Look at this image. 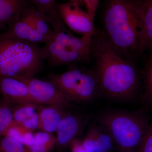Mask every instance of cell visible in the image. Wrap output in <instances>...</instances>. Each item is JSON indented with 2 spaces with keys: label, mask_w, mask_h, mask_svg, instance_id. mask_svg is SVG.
I'll return each instance as SVG.
<instances>
[{
  "label": "cell",
  "mask_w": 152,
  "mask_h": 152,
  "mask_svg": "<svg viewBox=\"0 0 152 152\" xmlns=\"http://www.w3.org/2000/svg\"><path fill=\"white\" fill-rule=\"evenodd\" d=\"M91 57L102 96L120 102L133 100L138 96L142 87L141 71L135 62L117 54L98 29L92 36Z\"/></svg>",
  "instance_id": "obj_1"
},
{
  "label": "cell",
  "mask_w": 152,
  "mask_h": 152,
  "mask_svg": "<svg viewBox=\"0 0 152 152\" xmlns=\"http://www.w3.org/2000/svg\"><path fill=\"white\" fill-rule=\"evenodd\" d=\"M100 31L113 50L135 62L142 56L134 0H105Z\"/></svg>",
  "instance_id": "obj_2"
},
{
  "label": "cell",
  "mask_w": 152,
  "mask_h": 152,
  "mask_svg": "<svg viewBox=\"0 0 152 152\" xmlns=\"http://www.w3.org/2000/svg\"><path fill=\"white\" fill-rule=\"evenodd\" d=\"M150 121L143 107L107 110L98 115L96 122L110 134L120 152H135L152 124Z\"/></svg>",
  "instance_id": "obj_3"
},
{
  "label": "cell",
  "mask_w": 152,
  "mask_h": 152,
  "mask_svg": "<svg viewBox=\"0 0 152 152\" xmlns=\"http://www.w3.org/2000/svg\"><path fill=\"white\" fill-rule=\"evenodd\" d=\"M43 61L38 44L0 37V77H34Z\"/></svg>",
  "instance_id": "obj_4"
},
{
  "label": "cell",
  "mask_w": 152,
  "mask_h": 152,
  "mask_svg": "<svg viewBox=\"0 0 152 152\" xmlns=\"http://www.w3.org/2000/svg\"><path fill=\"white\" fill-rule=\"evenodd\" d=\"M54 32L53 38L42 48L43 59L54 66L89 62L92 36L76 37L68 29Z\"/></svg>",
  "instance_id": "obj_5"
},
{
  "label": "cell",
  "mask_w": 152,
  "mask_h": 152,
  "mask_svg": "<svg viewBox=\"0 0 152 152\" xmlns=\"http://www.w3.org/2000/svg\"><path fill=\"white\" fill-rule=\"evenodd\" d=\"M48 78L74 103L89 102L102 96L99 78L94 69L72 66L62 73L50 74Z\"/></svg>",
  "instance_id": "obj_6"
},
{
  "label": "cell",
  "mask_w": 152,
  "mask_h": 152,
  "mask_svg": "<svg viewBox=\"0 0 152 152\" xmlns=\"http://www.w3.org/2000/svg\"><path fill=\"white\" fill-rule=\"evenodd\" d=\"M17 79L26 85L37 103L58 106L66 110L72 107L74 102L50 81L39 80L35 77Z\"/></svg>",
  "instance_id": "obj_7"
},
{
  "label": "cell",
  "mask_w": 152,
  "mask_h": 152,
  "mask_svg": "<svg viewBox=\"0 0 152 152\" xmlns=\"http://www.w3.org/2000/svg\"><path fill=\"white\" fill-rule=\"evenodd\" d=\"M57 10L66 27L77 34L93 36L97 29L89 15L81 7L70 2L58 3Z\"/></svg>",
  "instance_id": "obj_8"
},
{
  "label": "cell",
  "mask_w": 152,
  "mask_h": 152,
  "mask_svg": "<svg viewBox=\"0 0 152 152\" xmlns=\"http://www.w3.org/2000/svg\"><path fill=\"white\" fill-rule=\"evenodd\" d=\"M89 120L86 115L67 111L60 121L56 132V146L60 151L69 148L71 143L79 138Z\"/></svg>",
  "instance_id": "obj_9"
},
{
  "label": "cell",
  "mask_w": 152,
  "mask_h": 152,
  "mask_svg": "<svg viewBox=\"0 0 152 152\" xmlns=\"http://www.w3.org/2000/svg\"><path fill=\"white\" fill-rule=\"evenodd\" d=\"M142 56L152 47V0H134Z\"/></svg>",
  "instance_id": "obj_10"
},
{
  "label": "cell",
  "mask_w": 152,
  "mask_h": 152,
  "mask_svg": "<svg viewBox=\"0 0 152 152\" xmlns=\"http://www.w3.org/2000/svg\"><path fill=\"white\" fill-rule=\"evenodd\" d=\"M0 93L3 99L12 105L36 103L26 85L15 78L0 77Z\"/></svg>",
  "instance_id": "obj_11"
},
{
  "label": "cell",
  "mask_w": 152,
  "mask_h": 152,
  "mask_svg": "<svg viewBox=\"0 0 152 152\" xmlns=\"http://www.w3.org/2000/svg\"><path fill=\"white\" fill-rule=\"evenodd\" d=\"M5 30L4 32L0 33V37L38 45L45 44L49 41L21 18L9 25Z\"/></svg>",
  "instance_id": "obj_12"
},
{
  "label": "cell",
  "mask_w": 152,
  "mask_h": 152,
  "mask_svg": "<svg viewBox=\"0 0 152 152\" xmlns=\"http://www.w3.org/2000/svg\"><path fill=\"white\" fill-rule=\"evenodd\" d=\"M41 106L36 103H29L13 106L14 123L33 132L39 130Z\"/></svg>",
  "instance_id": "obj_13"
},
{
  "label": "cell",
  "mask_w": 152,
  "mask_h": 152,
  "mask_svg": "<svg viewBox=\"0 0 152 152\" xmlns=\"http://www.w3.org/2000/svg\"><path fill=\"white\" fill-rule=\"evenodd\" d=\"M30 0H0V33L21 18Z\"/></svg>",
  "instance_id": "obj_14"
},
{
  "label": "cell",
  "mask_w": 152,
  "mask_h": 152,
  "mask_svg": "<svg viewBox=\"0 0 152 152\" xmlns=\"http://www.w3.org/2000/svg\"><path fill=\"white\" fill-rule=\"evenodd\" d=\"M67 110L58 106L42 105L39 114V130L53 134Z\"/></svg>",
  "instance_id": "obj_15"
},
{
  "label": "cell",
  "mask_w": 152,
  "mask_h": 152,
  "mask_svg": "<svg viewBox=\"0 0 152 152\" xmlns=\"http://www.w3.org/2000/svg\"><path fill=\"white\" fill-rule=\"evenodd\" d=\"M20 18L49 40L53 38L54 32L50 23L31 3L25 9Z\"/></svg>",
  "instance_id": "obj_16"
},
{
  "label": "cell",
  "mask_w": 152,
  "mask_h": 152,
  "mask_svg": "<svg viewBox=\"0 0 152 152\" xmlns=\"http://www.w3.org/2000/svg\"><path fill=\"white\" fill-rule=\"evenodd\" d=\"M32 4L46 17L50 23L54 31L67 29L57 10L56 0H30Z\"/></svg>",
  "instance_id": "obj_17"
},
{
  "label": "cell",
  "mask_w": 152,
  "mask_h": 152,
  "mask_svg": "<svg viewBox=\"0 0 152 152\" xmlns=\"http://www.w3.org/2000/svg\"><path fill=\"white\" fill-rule=\"evenodd\" d=\"M141 81L144 89L142 100L145 104L150 105L152 102V54L145 57L143 69L141 71Z\"/></svg>",
  "instance_id": "obj_18"
},
{
  "label": "cell",
  "mask_w": 152,
  "mask_h": 152,
  "mask_svg": "<svg viewBox=\"0 0 152 152\" xmlns=\"http://www.w3.org/2000/svg\"><path fill=\"white\" fill-rule=\"evenodd\" d=\"M56 146V137L53 134L40 131L34 133L32 143L27 147L30 152H50Z\"/></svg>",
  "instance_id": "obj_19"
},
{
  "label": "cell",
  "mask_w": 152,
  "mask_h": 152,
  "mask_svg": "<svg viewBox=\"0 0 152 152\" xmlns=\"http://www.w3.org/2000/svg\"><path fill=\"white\" fill-rule=\"evenodd\" d=\"M13 124L12 105L4 99L0 100V137Z\"/></svg>",
  "instance_id": "obj_20"
},
{
  "label": "cell",
  "mask_w": 152,
  "mask_h": 152,
  "mask_svg": "<svg viewBox=\"0 0 152 152\" xmlns=\"http://www.w3.org/2000/svg\"><path fill=\"white\" fill-rule=\"evenodd\" d=\"M0 152H30L27 147L8 135L0 137Z\"/></svg>",
  "instance_id": "obj_21"
},
{
  "label": "cell",
  "mask_w": 152,
  "mask_h": 152,
  "mask_svg": "<svg viewBox=\"0 0 152 152\" xmlns=\"http://www.w3.org/2000/svg\"><path fill=\"white\" fill-rule=\"evenodd\" d=\"M135 152H152V124Z\"/></svg>",
  "instance_id": "obj_22"
},
{
  "label": "cell",
  "mask_w": 152,
  "mask_h": 152,
  "mask_svg": "<svg viewBox=\"0 0 152 152\" xmlns=\"http://www.w3.org/2000/svg\"><path fill=\"white\" fill-rule=\"evenodd\" d=\"M87 10V12L89 15L93 22L96 15L97 10L100 0H82Z\"/></svg>",
  "instance_id": "obj_23"
},
{
  "label": "cell",
  "mask_w": 152,
  "mask_h": 152,
  "mask_svg": "<svg viewBox=\"0 0 152 152\" xmlns=\"http://www.w3.org/2000/svg\"><path fill=\"white\" fill-rule=\"evenodd\" d=\"M72 152H88L82 144V140L76 139L71 143L69 147Z\"/></svg>",
  "instance_id": "obj_24"
},
{
  "label": "cell",
  "mask_w": 152,
  "mask_h": 152,
  "mask_svg": "<svg viewBox=\"0 0 152 152\" xmlns=\"http://www.w3.org/2000/svg\"><path fill=\"white\" fill-rule=\"evenodd\" d=\"M69 2L73 3L80 7L85 6L82 0H69Z\"/></svg>",
  "instance_id": "obj_25"
}]
</instances>
